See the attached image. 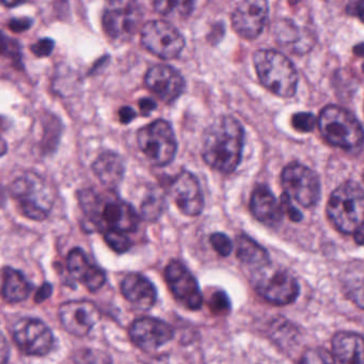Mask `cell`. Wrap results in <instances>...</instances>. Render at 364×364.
I'll return each instance as SVG.
<instances>
[{
    "label": "cell",
    "instance_id": "cell-43",
    "mask_svg": "<svg viewBox=\"0 0 364 364\" xmlns=\"http://www.w3.org/2000/svg\"><path fill=\"white\" fill-rule=\"evenodd\" d=\"M353 52H355V55L358 56H363L364 55V43L359 44V46L353 48Z\"/></svg>",
    "mask_w": 364,
    "mask_h": 364
},
{
    "label": "cell",
    "instance_id": "cell-44",
    "mask_svg": "<svg viewBox=\"0 0 364 364\" xmlns=\"http://www.w3.org/2000/svg\"><path fill=\"white\" fill-rule=\"evenodd\" d=\"M355 234H357V235H355V240H357V242H359V244H364V235L362 236L359 235L358 233Z\"/></svg>",
    "mask_w": 364,
    "mask_h": 364
},
{
    "label": "cell",
    "instance_id": "cell-11",
    "mask_svg": "<svg viewBox=\"0 0 364 364\" xmlns=\"http://www.w3.org/2000/svg\"><path fill=\"white\" fill-rule=\"evenodd\" d=\"M14 343L29 357H44L53 350L55 336L43 321L35 317L18 319L12 330Z\"/></svg>",
    "mask_w": 364,
    "mask_h": 364
},
{
    "label": "cell",
    "instance_id": "cell-18",
    "mask_svg": "<svg viewBox=\"0 0 364 364\" xmlns=\"http://www.w3.org/2000/svg\"><path fill=\"white\" fill-rule=\"evenodd\" d=\"M144 84L161 101L173 103L184 92L186 82L182 74L168 65H157L151 68L144 76Z\"/></svg>",
    "mask_w": 364,
    "mask_h": 364
},
{
    "label": "cell",
    "instance_id": "cell-8",
    "mask_svg": "<svg viewBox=\"0 0 364 364\" xmlns=\"http://www.w3.org/2000/svg\"><path fill=\"white\" fill-rule=\"evenodd\" d=\"M139 150L154 167H166L173 161L178 152V140L171 124L159 119L137 133Z\"/></svg>",
    "mask_w": 364,
    "mask_h": 364
},
{
    "label": "cell",
    "instance_id": "cell-45",
    "mask_svg": "<svg viewBox=\"0 0 364 364\" xmlns=\"http://www.w3.org/2000/svg\"><path fill=\"white\" fill-rule=\"evenodd\" d=\"M6 153V141L3 140V155H5Z\"/></svg>",
    "mask_w": 364,
    "mask_h": 364
},
{
    "label": "cell",
    "instance_id": "cell-14",
    "mask_svg": "<svg viewBox=\"0 0 364 364\" xmlns=\"http://www.w3.org/2000/svg\"><path fill=\"white\" fill-rule=\"evenodd\" d=\"M166 187L170 198L185 216L197 217L203 212V191L193 172L183 169L168 181Z\"/></svg>",
    "mask_w": 364,
    "mask_h": 364
},
{
    "label": "cell",
    "instance_id": "cell-6",
    "mask_svg": "<svg viewBox=\"0 0 364 364\" xmlns=\"http://www.w3.org/2000/svg\"><path fill=\"white\" fill-rule=\"evenodd\" d=\"M9 193L22 214L31 220H46L54 204L52 189L36 173H27L10 184Z\"/></svg>",
    "mask_w": 364,
    "mask_h": 364
},
{
    "label": "cell",
    "instance_id": "cell-2",
    "mask_svg": "<svg viewBox=\"0 0 364 364\" xmlns=\"http://www.w3.org/2000/svg\"><path fill=\"white\" fill-rule=\"evenodd\" d=\"M245 131L237 119L223 116L204 131L201 154L204 163L223 174L233 173L242 161Z\"/></svg>",
    "mask_w": 364,
    "mask_h": 364
},
{
    "label": "cell",
    "instance_id": "cell-35",
    "mask_svg": "<svg viewBox=\"0 0 364 364\" xmlns=\"http://www.w3.org/2000/svg\"><path fill=\"white\" fill-rule=\"evenodd\" d=\"M54 48L55 42L50 38H44V39L39 40V41L33 44L31 50L35 56L39 57V58H46V57L52 55Z\"/></svg>",
    "mask_w": 364,
    "mask_h": 364
},
{
    "label": "cell",
    "instance_id": "cell-31",
    "mask_svg": "<svg viewBox=\"0 0 364 364\" xmlns=\"http://www.w3.org/2000/svg\"><path fill=\"white\" fill-rule=\"evenodd\" d=\"M210 242L214 250L221 257H229L233 250V244L229 236L221 232H216L210 236Z\"/></svg>",
    "mask_w": 364,
    "mask_h": 364
},
{
    "label": "cell",
    "instance_id": "cell-37",
    "mask_svg": "<svg viewBox=\"0 0 364 364\" xmlns=\"http://www.w3.org/2000/svg\"><path fill=\"white\" fill-rule=\"evenodd\" d=\"M33 23V20L28 18H14L8 23V27L14 33H20L28 31Z\"/></svg>",
    "mask_w": 364,
    "mask_h": 364
},
{
    "label": "cell",
    "instance_id": "cell-38",
    "mask_svg": "<svg viewBox=\"0 0 364 364\" xmlns=\"http://www.w3.org/2000/svg\"><path fill=\"white\" fill-rule=\"evenodd\" d=\"M346 12L349 16L359 18L364 24V0H353L346 8Z\"/></svg>",
    "mask_w": 364,
    "mask_h": 364
},
{
    "label": "cell",
    "instance_id": "cell-9",
    "mask_svg": "<svg viewBox=\"0 0 364 364\" xmlns=\"http://www.w3.org/2000/svg\"><path fill=\"white\" fill-rule=\"evenodd\" d=\"M141 18L138 0H105L102 16L104 33L112 41L124 43L134 37Z\"/></svg>",
    "mask_w": 364,
    "mask_h": 364
},
{
    "label": "cell",
    "instance_id": "cell-28",
    "mask_svg": "<svg viewBox=\"0 0 364 364\" xmlns=\"http://www.w3.org/2000/svg\"><path fill=\"white\" fill-rule=\"evenodd\" d=\"M274 35L280 46H297L302 41L301 33L295 23L291 20L279 21L274 27Z\"/></svg>",
    "mask_w": 364,
    "mask_h": 364
},
{
    "label": "cell",
    "instance_id": "cell-7",
    "mask_svg": "<svg viewBox=\"0 0 364 364\" xmlns=\"http://www.w3.org/2000/svg\"><path fill=\"white\" fill-rule=\"evenodd\" d=\"M251 283L255 291L270 304H289L299 295L300 287L295 277L270 262L252 268Z\"/></svg>",
    "mask_w": 364,
    "mask_h": 364
},
{
    "label": "cell",
    "instance_id": "cell-42",
    "mask_svg": "<svg viewBox=\"0 0 364 364\" xmlns=\"http://www.w3.org/2000/svg\"><path fill=\"white\" fill-rule=\"evenodd\" d=\"M27 0H1V3L5 7L12 8L21 5V4L26 3Z\"/></svg>",
    "mask_w": 364,
    "mask_h": 364
},
{
    "label": "cell",
    "instance_id": "cell-23",
    "mask_svg": "<svg viewBox=\"0 0 364 364\" xmlns=\"http://www.w3.org/2000/svg\"><path fill=\"white\" fill-rule=\"evenodd\" d=\"M332 355L340 363H364V338L355 332H338L332 338Z\"/></svg>",
    "mask_w": 364,
    "mask_h": 364
},
{
    "label": "cell",
    "instance_id": "cell-32",
    "mask_svg": "<svg viewBox=\"0 0 364 364\" xmlns=\"http://www.w3.org/2000/svg\"><path fill=\"white\" fill-rule=\"evenodd\" d=\"M210 310L215 314H225L231 310V301L223 291H217L210 296L208 301Z\"/></svg>",
    "mask_w": 364,
    "mask_h": 364
},
{
    "label": "cell",
    "instance_id": "cell-3",
    "mask_svg": "<svg viewBox=\"0 0 364 364\" xmlns=\"http://www.w3.org/2000/svg\"><path fill=\"white\" fill-rule=\"evenodd\" d=\"M253 63L259 82L270 92L287 99L296 95L297 70L287 56L274 50H259L253 55Z\"/></svg>",
    "mask_w": 364,
    "mask_h": 364
},
{
    "label": "cell",
    "instance_id": "cell-39",
    "mask_svg": "<svg viewBox=\"0 0 364 364\" xmlns=\"http://www.w3.org/2000/svg\"><path fill=\"white\" fill-rule=\"evenodd\" d=\"M53 294V285L48 282H44L41 287L38 289L36 291L35 302L36 304H42V302L46 301L48 298L52 296Z\"/></svg>",
    "mask_w": 364,
    "mask_h": 364
},
{
    "label": "cell",
    "instance_id": "cell-34",
    "mask_svg": "<svg viewBox=\"0 0 364 364\" xmlns=\"http://www.w3.org/2000/svg\"><path fill=\"white\" fill-rule=\"evenodd\" d=\"M300 362L302 363H328V362H336V360H334L333 355H330L323 349H311L304 353Z\"/></svg>",
    "mask_w": 364,
    "mask_h": 364
},
{
    "label": "cell",
    "instance_id": "cell-36",
    "mask_svg": "<svg viewBox=\"0 0 364 364\" xmlns=\"http://www.w3.org/2000/svg\"><path fill=\"white\" fill-rule=\"evenodd\" d=\"M281 205H282L283 212L287 213V216L291 221L298 223V221L301 220V213L295 206L291 205V197L287 193H283L282 197H281Z\"/></svg>",
    "mask_w": 364,
    "mask_h": 364
},
{
    "label": "cell",
    "instance_id": "cell-20",
    "mask_svg": "<svg viewBox=\"0 0 364 364\" xmlns=\"http://www.w3.org/2000/svg\"><path fill=\"white\" fill-rule=\"evenodd\" d=\"M123 297L140 311H149L157 301V289L152 281L139 272H129L121 281Z\"/></svg>",
    "mask_w": 364,
    "mask_h": 364
},
{
    "label": "cell",
    "instance_id": "cell-26",
    "mask_svg": "<svg viewBox=\"0 0 364 364\" xmlns=\"http://www.w3.org/2000/svg\"><path fill=\"white\" fill-rule=\"evenodd\" d=\"M236 255L242 263L255 268L269 262L267 251L247 235H240L236 238Z\"/></svg>",
    "mask_w": 364,
    "mask_h": 364
},
{
    "label": "cell",
    "instance_id": "cell-5",
    "mask_svg": "<svg viewBox=\"0 0 364 364\" xmlns=\"http://www.w3.org/2000/svg\"><path fill=\"white\" fill-rule=\"evenodd\" d=\"M318 127L323 139L333 146L355 150L364 144L361 123L349 110L336 105H328L321 112Z\"/></svg>",
    "mask_w": 364,
    "mask_h": 364
},
{
    "label": "cell",
    "instance_id": "cell-46",
    "mask_svg": "<svg viewBox=\"0 0 364 364\" xmlns=\"http://www.w3.org/2000/svg\"><path fill=\"white\" fill-rule=\"evenodd\" d=\"M363 181H364V173H363Z\"/></svg>",
    "mask_w": 364,
    "mask_h": 364
},
{
    "label": "cell",
    "instance_id": "cell-24",
    "mask_svg": "<svg viewBox=\"0 0 364 364\" xmlns=\"http://www.w3.org/2000/svg\"><path fill=\"white\" fill-rule=\"evenodd\" d=\"M33 291V284L21 270L11 266L3 268L1 295L8 304H18L29 297Z\"/></svg>",
    "mask_w": 364,
    "mask_h": 364
},
{
    "label": "cell",
    "instance_id": "cell-21",
    "mask_svg": "<svg viewBox=\"0 0 364 364\" xmlns=\"http://www.w3.org/2000/svg\"><path fill=\"white\" fill-rule=\"evenodd\" d=\"M250 210L253 216L264 225L276 227L282 221V205L278 203L272 191L265 185H259L251 196Z\"/></svg>",
    "mask_w": 364,
    "mask_h": 364
},
{
    "label": "cell",
    "instance_id": "cell-22",
    "mask_svg": "<svg viewBox=\"0 0 364 364\" xmlns=\"http://www.w3.org/2000/svg\"><path fill=\"white\" fill-rule=\"evenodd\" d=\"M92 171L104 186L116 191L124 178V159L114 151H105L93 161Z\"/></svg>",
    "mask_w": 364,
    "mask_h": 364
},
{
    "label": "cell",
    "instance_id": "cell-25",
    "mask_svg": "<svg viewBox=\"0 0 364 364\" xmlns=\"http://www.w3.org/2000/svg\"><path fill=\"white\" fill-rule=\"evenodd\" d=\"M345 295L361 309H364V262L349 264L342 274Z\"/></svg>",
    "mask_w": 364,
    "mask_h": 364
},
{
    "label": "cell",
    "instance_id": "cell-12",
    "mask_svg": "<svg viewBox=\"0 0 364 364\" xmlns=\"http://www.w3.org/2000/svg\"><path fill=\"white\" fill-rule=\"evenodd\" d=\"M284 193L304 208L316 205L321 198V183L313 170L299 163H291L281 174Z\"/></svg>",
    "mask_w": 364,
    "mask_h": 364
},
{
    "label": "cell",
    "instance_id": "cell-16",
    "mask_svg": "<svg viewBox=\"0 0 364 364\" xmlns=\"http://www.w3.org/2000/svg\"><path fill=\"white\" fill-rule=\"evenodd\" d=\"M101 316L97 304L86 299L63 302L58 310L59 321L63 329L76 338L88 336Z\"/></svg>",
    "mask_w": 364,
    "mask_h": 364
},
{
    "label": "cell",
    "instance_id": "cell-30",
    "mask_svg": "<svg viewBox=\"0 0 364 364\" xmlns=\"http://www.w3.org/2000/svg\"><path fill=\"white\" fill-rule=\"evenodd\" d=\"M103 237L109 248L119 255L127 252L134 246L133 240H131L129 234L120 233V232H106L103 234Z\"/></svg>",
    "mask_w": 364,
    "mask_h": 364
},
{
    "label": "cell",
    "instance_id": "cell-17",
    "mask_svg": "<svg viewBox=\"0 0 364 364\" xmlns=\"http://www.w3.org/2000/svg\"><path fill=\"white\" fill-rule=\"evenodd\" d=\"M268 12V0H242L232 14V27L244 39H257L265 28Z\"/></svg>",
    "mask_w": 364,
    "mask_h": 364
},
{
    "label": "cell",
    "instance_id": "cell-15",
    "mask_svg": "<svg viewBox=\"0 0 364 364\" xmlns=\"http://www.w3.org/2000/svg\"><path fill=\"white\" fill-rule=\"evenodd\" d=\"M129 336L138 348L152 353L171 342L176 336V330L163 319L141 316L129 326Z\"/></svg>",
    "mask_w": 364,
    "mask_h": 364
},
{
    "label": "cell",
    "instance_id": "cell-41",
    "mask_svg": "<svg viewBox=\"0 0 364 364\" xmlns=\"http://www.w3.org/2000/svg\"><path fill=\"white\" fill-rule=\"evenodd\" d=\"M139 108L140 112H142V116L148 117L150 116L153 110L156 109V104H155L153 100L144 97V99H141L139 101Z\"/></svg>",
    "mask_w": 364,
    "mask_h": 364
},
{
    "label": "cell",
    "instance_id": "cell-27",
    "mask_svg": "<svg viewBox=\"0 0 364 364\" xmlns=\"http://www.w3.org/2000/svg\"><path fill=\"white\" fill-rule=\"evenodd\" d=\"M167 208V202L163 193L153 191L144 198L140 206V216L148 221H156Z\"/></svg>",
    "mask_w": 364,
    "mask_h": 364
},
{
    "label": "cell",
    "instance_id": "cell-10",
    "mask_svg": "<svg viewBox=\"0 0 364 364\" xmlns=\"http://www.w3.org/2000/svg\"><path fill=\"white\" fill-rule=\"evenodd\" d=\"M141 43L163 60L178 58L185 48L182 33L167 21H150L141 29Z\"/></svg>",
    "mask_w": 364,
    "mask_h": 364
},
{
    "label": "cell",
    "instance_id": "cell-1",
    "mask_svg": "<svg viewBox=\"0 0 364 364\" xmlns=\"http://www.w3.org/2000/svg\"><path fill=\"white\" fill-rule=\"evenodd\" d=\"M77 200L87 220L102 234L120 232L129 235L139 227L137 210L114 189L107 188L103 193L92 187L80 189L77 191Z\"/></svg>",
    "mask_w": 364,
    "mask_h": 364
},
{
    "label": "cell",
    "instance_id": "cell-13",
    "mask_svg": "<svg viewBox=\"0 0 364 364\" xmlns=\"http://www.w3.org/2000/svg\"><path fill=\"white\" fill-rule=\"evenodd\" d=\"M166 283L174 299L191 311L203 306V295L197 279L183 262L171 259L164 270Z\"/></svg>",
    "mask_w": 364,
    "mask_h": 364
},
{
    "label": "cell",
    "instance_id": "cell-29",
    "mask_svg": "<svg viewBox=\"0 0 364 364\" xmlns=\"http://www.w3.org/2000/svg\"><path fill=\"white\" fill-rule=\"evenodd\" d=\"M157 14L168 16L178 11L181 16H188L193 12L195 0H153Z\"/></svg>",
    "mask_w": 364,
    "mask_h": 364
},
{
    "label": "cell",
    "instance_id": "cell-33",
    "mask_svg": "<svg viewBox=\"0 0 364 364\" xmlns=\"http://www.w3.org/2000/svg\"><path fill=\"white\" fill-rule=\"evenodd\" d=\"M291 124H293L294 129H297L298 132L310 133L314 129L316 119H315L314 114H310V112H298L291 118Z\"/></svg>",
    "mask_w": 364,
    "mask_h": 364
},
{
    "label": "cell",
    "instance_id": "cell-4",
    "mask_svg": "<svg viewBox=\"0 0 364 364\" xmlns=\"http://www.w3.org/2000/svg\"><path fill=\"white\" fill-rule=\"evenodd\" d=\"M327 213L338 231L357 233L364 225V189L355 182L341 185L330 196Z\"/></svg>",
    "mask_w": 364,
    "mask_h": 364
},
{
    "label": "cell",
    "instance_id": "cell-40",
    "mask_svg": "<svg viewBox=\"0 0 364 364\" xmlns=\"http://www.w3.org/2000/svg\"><path fill=\"white\" fill-rule=\"evenodd\" d=\"M136 117H137V112L129 106H124L119 110V119L122 124H129Z\"/></svg>",
    "mask_w": 364,
    "mask_h": 364
},
{
    "label": "cell",
    "instance_id": "cell-19",
    "mask_svg": "<svg viewBox=\"0 0 364 364\" xmlns=\"http://www.w3.org/2000/svg\"><path fill=\"white\" fill-rule=\"evenodd\" d=\"M67 268L74 280L91 293L100 291L107 281L105 270L93 263L82 248L72 249L67 257Z\"/></svg>",
    "mask_w": 364,
    "mask_h": 364
}]
</instances>
